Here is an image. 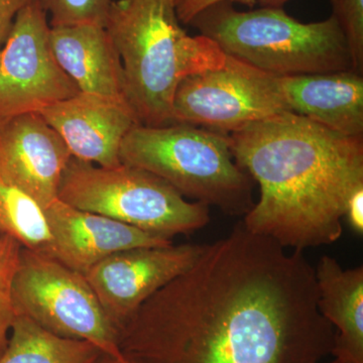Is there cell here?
Returning a JSON list of instances; mask_svg holds the SVG:
<instances>
[{
  "mask_svg": "<svg viewBox=\"0 0 363 363\" xmlns=\"http://www.w3.org/2000/svg\"><path fill=\"white\" fill-rule=\"evenodd\" d=\"M335 330L304 252L242 221L143 303L119 332L130 363H316Z\"/></svg>",
  "mask_w": 363,
  "mask_h": 363,
  "instance_id": "cell-1",
  "label": "cell"
},
{
  "mask_svg": "<svg viewBox=\"0 0 363 363\" xmlns=\"http://www.w3.org/2000/svg\"><path fill=\"white\" fill-rule=\"evenodd\" d=\"M236 164L259 186L242 222L294 250L342 235L346 203L363 186V138L284 112L229 135Z\"/></svg>",
  "mask_w": 363,
  "mask_h": 363,
  "instance_id": "cell-2",
  "label": "cell"
},
{
  "mask_svg": "<svg viewBox=\"0 0 363 363\" xmlns=\"http://www.w3.org/2000/svg\"><path fill=\"white\" fill-rule=\"evenodd\" d=\"M105 28L121 57L126 99L143 125L173 124L182 81L226 61L214 40L182 28L173 0L112 1Z\"/></svg>",
  "mask_w": 363,
  "mask_h": 363,
  "instance_id": "cell-3",
  "label": "cell"
},
{
  "mask_svg": "<svg viewBox=\"0 0 363 363\" xmlns=\"http://www.w3.org/2000/svg\"><path fill=\"white\" fill-rule=\"evenodd\" d=\"M226 55L274 76L353 70L345 35L337 18L301 23L283 7L236 11L223 1L191 21Z\"/></svg>",
  "mask_w": 363,
  "mask_h": 363,
  "instance_id": "cell-4",
  "label": "cell"
},
{
  "mask_svg": "<svg viewBox=\"0 0 363 363\" xmlns=\"http://www.w3.org/2000/svg\"><path fill=\"white\" fill-rule=\"evenodd\" d=\"M119 157L227 215L245 216L255 205L252 179L236 164L225 133L191 124H138L124 138Z\"/></svg>",
  "mask_w": 363,
  "mask_h": 363,
  "instance_id": "cell-5",
  "label": "cell"
},
{
  "mask_svg": "<svg viewBox=\"0 0 363 363\" xmlns=\"http://www.w3.org/2000/svg\"><path fill=\"white\" fill-rule=\"evenodd\" d=\"M58 199L169 238L194 233L210 221L207 205L189 202L159 177L124 164L104 168L72 157Z\"/></svg>",
  "mask_w": 363,
  "mask_h": 363,
  "instance_id": "cell-6",
  "label": "cell"
},
{
  "mask_svg": "<svg viewBox=\"0 0 363 363\" xmlns=\"http://www.w3.org/2000/svg\"><path fill=\"white\" fill-rule=\"evenodd\" d=\"M13 297L16 315L60 337L89 341L109 357H123L118 332L85 274L58 259L23 247Z\"/></svg>",
  "mask_w": 363,
  "mask_h": 363,
  "instance_id": "cell-7",
  "label": "cell"
},
{
  "mask_svg": "<svg viewBox=\"0 0 363 363\" xmlns=\"http://www.w3.org/2000/svg\"><path fill=\"white\" fill-rule=\"evenodd\" d=\"M289 111L277 76L227 55L218 68L184 79L173 101V123L230 135Z\"/></svg>",
  "mask_w": 363,
  "mask_h": 363,
  "instance_id": "cell-8",
  "label": "cell"
},
{
  "mask_svg": "<svg viewBox=\"0 0 363 363\" xmlns=\"http://www.w3.org/2000/svg\"><path fill=\"white\" fill-rule=\"evenodd\" d=\"M50 30L40 0L16 16L0 48V121L40 113L80 93L55 58Z\"/></svg>",
  "mask_w": 363,
  "mask_h": 363,
  "instance_id": "cell-9",
  "label": "cell"
},
{
  "mask_svg": "<svg viewBox=\"0 0 363 363\" xmlns=\"http://www.w3.org/2000/svg\"><path fill=\"white\" fill-rule=\"evenodd\" d=\"M204 247L173 243L131 248L114 253L86 272L88 283L118 335L143 303L188 271Z\"/></svg>",
  "mask_w": 363,
  "mask_h": 363,
  "instance_id": "cell-10",
  "label": "cell"
},
{
  "mask_svg": "<svg viewBox=\"0 0 363 363\" xmlns=\"http://www.w3.org/2000/svg\"><path fill=\"white\" fill-rule=\"evenodd\" d=\"M63 138L40 113L0 121V167L43 209L58 199L72 159Z\"/></svg>",
  "mask_w": 363,
  "mask_h": 363,
  "instance_id": "cell-11",
  "label": "cell"
},
{
  "mask_svg": "<svg viewBox=\"0 0 363 363\" xmlns=\"http://www.w3.org/2000/svg\"><path fill=\"white\" fill-rule=\"evenodd\" d=\"M40 114L63 138L72 157L104 168L121 164V143L140 124L128 100L81 92Z\"/></svg>",
  "mask_w": 363,
  "mask_h": 363,
  "instance_id": "cell-12",
  "label": "cell"
},
{
  "mask_svg": "<svg viewBox=\"0 0 363 363\" xmlns=\"http://www.w3.org/2000/svg\"><path fill=\"white\" fill-rule=\"evenodd\" d=\"M44 211L51 234L50 257L82 274L114 253L173 245V238L77 209L59 199Z\"/></svg>",
  "mask_w": 363,
  "mask_h": 363,
  "instance_id": "cell-13",
  "label": "cell"
},
{
  "mask_svg": "<svg viewBox=\"0 0 363 363\" xmlns=\"http://www.w3.org/2000/svg\"><path fill=\"white\" fill-rule=\"evenodd\" d=\"M289 111L340 135L363 138V78L354 70L277 76Z\"/></svg>",
  "mask_w": 363,
  "mask_h": 363,
  "instance_id": "cell-14",
  "label": "cell"
},
{
  "mask_svg": "<svg viewBox=\"0 0 363 363\" xmlns=\"http://www.w3.org/2000/svg\"><path fill=\"white\" fill-rule=\"evenodd\" d=\"M50 42L62 70L81 93L126 99L123 64L105 26H51Z\"/></svg>",
  "mask_w": 363,
  "mask_h": 363,
  "instance_id": "cell-15",
  "label": "cell"
},
{
  "mask_svg": "<svg viewBox=\"0 0 363 363\" xmlns=\"http://www.w3.org/2000/svg\"><path fill=\"white\" fill-rule=\"evenodd\" d=\"M314 269L318 308L335 330L331 354L343 363H363V267L345 269L323 255Z\"/></svg>",
  "mask_w": 363,
  "mask_h": 363,
  "instance_id": "cell-16",
  "label": "cell"
},
{
  "mask_svg": "<svg viewBox=\"0 0 363 363\" xmlns=\"http://www.w3.org/2000/svg\"><path fill=\"white\" fill-rule=\"evenodd\" d=\"M104 355L94 343L60 337L16 315L0 363H99Z\"/></svg>",
  "mask_w": 363,
  "mask_h": 363,
  "instance_id": "cell-17",
  "label": "cell"
},
{
  "mask_svg": "<svg viewBox=\"0 0 363 363\" xmlns=\"http://www.w3.org/2000/svg\"><path fill=\"white\" fill-rule=\"evenodd\" d=\"M0 235L50 255L51 234L44 209L16 185L0 167Z\"/></svg>",
  "mask_w": 363,
  "mask_h": 363,
  "instance_id": "cell-18",
  "label": "cell"
},
{
  "mask_svg": "<svg viewBox=\"0 0 363 363\" xmlns=\"http://www.w3.org/2000/svg\"><path fill=\"white\" fill-rule=\"evenodd\" d=\"M23 245L9 235H0V357L6 350L16 317L13 281L20 266Z\"/></svg>",
  "mask_w": 363,
  "mask_h": 363,
  "instance_id": "cell-19",
  "label": "cell"
},
{
  "mask_svg": "<svg viewBox=\"0 0 363 363\" xmlns=\"http://www.w3.org/2000/svg\"><path fill=\"white\" fill-rule=\"evenodd\" d=\"M112 0H40L51 26L97 25L105 26Z\"/></svg>",
  "mask_w": 363,
  "mask_h": 363,
  "instance_id": "cell-20",
  "label": "cell"
},
{
  "mask_svg": "<svg viewBox=\"0 0 363 363\" xmlns=\"http://www.w3.org/2000/svg\"><path fill=\"white\" fill-rule=\"evenodd\" d=\"M333 16L345 35L353 70L363 69V0H332Z\"/></svg>",
  "mask_w": 363,
  "mask_h": 363,
  "instance_id": "cell-21",
  "label": "cell"
},
{
  "mask_svg": "<svg viewBox=\"0 0 363 363\" xmlns=\"http://www.w3.org/2000/svg\"><path fill=\"white\" fill-rule=\"evenodd\" d=\"M177 16L183 25H190L198 14L201 13L208 7L219 4V2H240L252 7L257 0H173Z\"/></svg>",
  "mask_w": 363,
  "mask_h": 363,
  "instance_id": "cell-22",
  "label": "cell"
},
{
  "mask_svg": "<svg viewBox=\"0 0 363 363\" xmlns=\"http://www.w3.org/2000/svg\"><path fill=\"white\" fill-rule=\"evenodd\" d=\"M33 0H0V48L6 42L18 14Z\"/></svg>",
  "mask_w": 363,
  "mask_h": 363,
  "instance_id": "cell-23",
  "label": "cell"
},
{
  "mask_svg": "<svg viewBox=\"0 0 363 363\" xmlns=\"http://www.w3.org/2000/svg\"><path fill=\"white\" fill-rule=\"evenodd\" d=\"M344 218L359 235L363 233V186L357 188L346 203Z\"/></svg>",
  "mask_w": 363,
  "mask_h": 363,
  "instance_id": "cell-24",
  "label": "cell"
},
{
  "mask_svg": "<svg viewBox=\"0 0 363 363\" xmlns=\"http://www.w3.org/2000/svg\"><path fill=\"white\" fill-rule=\"evenodd\" d=\"M289 0H259L262 7H283Z\"/></svg>",
  "mask_w": 363,
  "mask_h": 363,
  "instance_id": "cell-25",
  "label": "cell"
},
{
  "mask_svg": "<svg viewBox=\"0 0 363 363\" xmlns=\"http://www.w3.org/2000/svg\"><path fill=\"white\" fill-rule=\"evenodd\" d=\"M99 363H130L128 360L124 359L123 357H109V355L105 354L102 358L101 362Z\"/></svg>",
  "mask_w": 363,
  "mask_h": 363,
  "instance_id": "cell-26",
  "label": "cell"
},
{
  "mask_svg": "<svg viewBox=\"0 0 363 363\" xmlns=\"http://www.w3.org/2000/svg\"><path fill=\"white\" fill-rule=\"evenodd\" d=\"M316 363H319V362H316ZM329 363H343V362H341L340 360H338V359H334L333 362H329Z\"/></svg>",
  "mask_w": 363,
  "mask_h": 363,
  "instance_id": "cell-27",
  "label": "cell"
}]
</instances>
